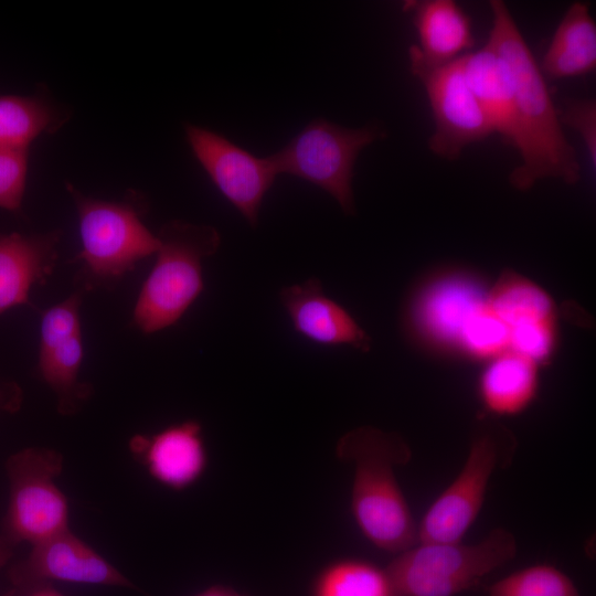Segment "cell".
Returning a JSON list of instances; mask_svg holds the SVG:
<instances>
[{
    "instance_id": "14",
    "label": "cell",
    "mask_w": 596,
    "mask_h": 596,
    "mask_svg": "<svg viewBox=\"0 0 596 596\" xmlns=\"http://www.w3.org/2000/svg\"><path fill=\"white\" fill-rule=\"evenodd\" d=\"M279 299L292 328L304 338L321 345L371 350V337L342 305L326 295L318 278L283 288Z\"/></svg>"
},
{
    "instance_id": "5",
    "label": "cell",
    "mask_w": 596,
    "mask_h": 596,
    "mask_svg": "<svg viewBox=\"0 0 596 596\" xmlns=\"http://www.w3.org/2000/svg\"><path fill=\"white\" fill-rule=\"evenodd\" d=\"M517 448L511 429L491 415L480 417L459 473L418 522V542L462 541L480 513L491 477L511 466Z\"/></svg>"
},
{
    "instance_id": "8",
    "label": "cell",
    "mask_w": 596,
    "mask_h": 596,
    "mask_svg": "<svg viewBox=\"0 0 596 596\" xmlns=\"http://www.w3.org/2000/svg\"><path fill=\"white\" fill-rule=\"evenodd\" d=\"M10 500L4 536L12 544L32 545L68 530V503L55 483L63 457L47 448H25L6 465Z\"/></svg>"
},
{
    "instance_id": "11",
    "label": "cell",
    "mask_w": 596,
    "mask_h": 596,
    "mask_svg": "<svg viewBox=\"0 0 596 596\" xmlns=\"http://www.w3.org/2000/svg\"><path fill=\"white\" fill-rule=\"evenodd\" d=\"M187 141L212 182L255 227L263 199L278 174L270 157H256L213 130L184 127Z\"/></svg>"
},
{
    "instance_id": "7",
    "label": "cell",
    "mask_w": 596,
    "mask_h": 596,
    "mask_svg": "<svg viewBox=\"0 0 596 596\" xmlns=\"http://www.w3.org/2000/svg\"><path fill=\"white\" fill-rule=\"evenodd\" d=\"M385 135L379 125L345 128L318 118L269 157L278 174H291L318 185L345 214L352 215L355 160L362 149Z\"/></svg>"
},
{
    "instance_id": "27",
    "label": "cell",
    "mask_w": 596,
    "mask_h": 596,
    "mask_svg": "<svg viewBox=\"0 0 596 596\" xmlns=\"http://www.w3.org/2000/svg\"><path fill=\"white\" fill-rule=\"evenodd\" d=\"M21 404V390L17 385L0 387V409L14 412Z\"/></svg>"
},
{
    "instance_id": "30",
    "label": "cell",
    "mask_w": 596,
    "mask_h": 596,
    "mask_svg": "<svg viewBox=\"0 0 596 596\" xmlns=\"http://www.w3.org/2000/svg\"><path fill=\"white\" fill-rule=\"evenodd\" d=\"M13 544L0 535V567H2L12 556Z\"/></svg>"
},
{
    "instance_id": "12",
    "label": "cell",
    "mask_w": 596,
    "mask_h": 596,
    "mask_svg": "<svg viewBox=\"0 0 596 596\" xmlns=\"http://www.w3.org/2000/svg\"><path fill=\"white\" fill-rule=\"evenodd\" d=\"M23 593L51 581L132 587L135 585L100 554L70 530L43 540L8 572Z\"/></svg>"
},
{
    "instance_id": "19",
    "label": "cell",
    "mask_w": 596,
    "mask_h": 596,
    "mask_svg": "<svg viewBox=\"0 0 596 596\" xmlns=\"http://www.w3.org/2000/svg\"><path fill=\"white\" fill-rule=\"evenodd\" d=\"M596 67V24L586 3L574 2L560 21L541 71L551 79L577 77Z\"/></svg>"
},
{
    "instance_id": "29",
    "label": "cell",
    "mask_w": 596,
    "mask_h": 596,
    "mask_svg": "<svg viewBox=\"0 0 596 596\" xmlns=\"http://www.w3.org/2000/svg\"><path fill=\"white\" fill-rule=\"evenodd\" d=\"M22 596H64L50 584H42L23 593Z\"/></svg>"
},
{
    "instance_id": "22",
    "label": "cell",
    "mask_w": 596,
    "mask_h": 596,
    "mask_svg": "<svg viewBox=\"0 0 596 596\" xmlns=\"http://www.w3.org/2000/svg\"><path fill=\"white\" fill-rule=\"evenodd\" d=\"M83 356L82 333L39 351V374L55 393L62 415L76 413L92 394V386L78 381Z\"/></svg>"
},
{
    "instance_id": "1",
    "label": "cell",
    "mask_w": 596,
    "mask_h": 596,
    "mask_svg": "<svg viewBox=\"0 0 596 596\" xmlns=\"http://www.w3.org/2000/svg\"><path fill=\"white\" fill-rule=\"evenodd\" d=\"M490 9L492 25L487 45L508 63L514 84L515 148L521 163L511 172L510 182L520 191L530 190L544 178L574 184L579 180L581 167L575 149L563 132L545 76L507 4L492 0Z\"/></svg>"
},
{
    "instance_id": "21",
    "label": "cell",
    "mask_w": 596,
    "mask_h": 596,
    "mask_svg": "<svg viewBox=\"0 0 596 596\" xmlns=\"http://www.w3.org/2000/svg\"><path fill=\"white\" fill-rule=\"evenodd\" d=\"M488 305L510 329L541 322H557L552 297L531 279L504 272L489 287Z\"/></svg>"
},
{
    "instance_id": "3",
    "label": "cell",
    "mask_w": 596,
    "mask_h": 596,
    "mask_svg": "<svg viewBox=\"0 0 596 596\" xmlns=\"http://www.w3.org/2000/svg\"><path fill=\"white\" fill-rule=\"evenodd\" d=\"M156 262L139 291L132 319L150 334L175 324L204 288L203 260L215 254L221 235L211 225L172 220L157 234Z\"/></svg>"
},
{
    "instance_id": "23",
    "label": "cell",
    "mask_w": 596,
    "mask_h": 596,
    "mask_svg": "<svg viewBox=\"0 0 596 596\" xmlns=\"http://www.w3.org/2000/svg\"><path fill=\"white\" fill-rule=\"evenodd\" d=\"M309 596H395L386 568L360 558H339L313 577Z\"/></svg>"
},
{
    "instance_id": "25",
    "label": "cell",
    "mask_w": 596,
    "mask_h": 596,
    "mask_svg": "<svg viewBox=\"0 0 596 596\" xmlns=\"http://www.w3.org/2000/svg\"><path fill=\"white\" fill-rule=\"evenodd\" d=\"M28 174V151L0 149V207H21Z\"/></svg>"
},
{
    "instance_id": "9",
    "label": "cell",
    "mask_w": 596,
    "mask_h": 596,
    "mask_svg": "<svg viewBox=\"0 0 596 596\" xmlns=\"http://www.w3.org/2000/svg\"><path fill=\"white\" fill-rule=\"evenodd\" d=\"M488 291L470 273L435 274L412 291L403 315L405 330L421 345L458 353L467 326L487 304Z\"/></svg>"
},
{
    "instance_id": "4",
    "label": "cell",
    "mask_w": 596,
    "mask_h": 596,
    "mask_svg": "<svg viewBox=\"0 0 596 596\" xmlns=\"http://www.w3.org/2000/svg\"><path fill=\"white\" fill-rule=\"evenodd\" d=\"M517 552L513 533L496 528L473 544L418 542L396 554L385 568L395 596H456L477 587Z\"/></svg>"
},
{
    "instance_id": "15",
    "label": "cell",
    "mask_w": 596,
    "mask_h": 596,
    "mask_svg": "<svg viewBox=\"0 0 596 596\" xmlns=\"http://www.w3.org/2000/svg\"><path fill=\"white\" fill-rule=\"evenodd\" d=\"M58 230L42 234L0 232V315L29 305L33 285L44 284L57 259Z\"/></svg>"
},
{
    "instance_id": "2",
    "label": "cell",
    "mask_w": 596,
    "mask_h": 596,
    "mask_svg": "<svg viewBox=\"0 0 596 596\" xmlns=\"http://www.w3.org/2000/svg\"><path fill=\"white\" fill-rule=\"evenodd\" d=\"M336 456L353 466L350 505L363 536L395 555L417 544L418 523L395 475L412 459L407 441L398 433L364 425L340 437Z\"/></svg>"
},
{
    "instance_id": "6",
    "label": "cell",
    "mask_w": 596,
    "mask_h": 596,
    "mask_svg": "<svg viewBox=\"0 0 596 596\" xmlns=\"http://www.w3.org/2000/svg\"><path fill=\"white\" fill-rule=\"evenodd\" d=\"M75 203L82 249L76 256L86 288L109 286L159 249L158 236L141 221L137 205L89 198L67 183Z\"/></svg>"
},
{
    "instance_id": "13",
    "label": "cell",
    "mask_w": 596,
    "mask_h": 596,
    "mask_svg": "<svg viewBox=\"0 0 596 596\" xmlns=\"http://www.w3.org/2000/svg\"><path fill=\"white\" fill-rule=\"evenodd\" d=\"M129 449L151 478L171 490L191 487L207 467L202 426L194 419L169 425L153 435H135Z\"/></svg>"
},
{
    "instance_id": "26",
    "label": "cell",
    "mask_w": 596,
    "mask_h": 596,
    "mask_svg": "<svg viewBox=\"0 0 596 596\" xmlns=\"http://www.w3.org/2000/svg\"><path fill=\"white\" fill-rule=\"evenodd\" d=\"M561 124L575 130L581 137L590 167H596V102L590 98L573 99L558 113Z\"/></svg>"
},
{
    "instance_id": "28",
    "label": "cell",
    "mask_w": 596,
    "mask_h": 596,
    "mask_svg": "<svg viewBox=\"0 0 596 596\" xmlns=\"http://www.w3.org/2000/svg\"><path fill=\"white\" fill-rule=\"evenodd\" d=\"M193 596H247L225 585H212Z\"/></svg>"
},
{
    "instance_id": "16",
    "label": "cell",
    "mask_w": 596,
    "mask_h": 596,
    "mask_svg": "<svg viewBox=\"0 0 596 596\" xmlns=\"http://www.w3.org/2000/svg\"><path fill=\"white\" fill-rule=\"evenodd\" d=\"M418 45L409 47V63L434 67L450 63L475 45L471 21L453 0L408 1Z\"/></svg>"
},
{
    "instance_id": "24",
    "label": "cell",
    "mask_w": 596,
    "mask_h": 596,
    "mask_svg": "<svg viewBox=\"0 0 596 596\" xmlns=\"http://www.w3.org/2000/svg\"><path fill=\"white\" fill-rule=\"evenodd\" d=\"M488 596H582L572 578L557 567L536 564L513 572L488 587Z\"/></svg>"
},
{
    "instance_id": "17",
    "label": "cell",
    "mask_w": 596,
    "mask_h": 596,
    "mask_svg": "<svg viewBox=\"0 0 596 596\" xmlns=\"http://www.w3.org/2000/svg\"><path fill=\"white\" fill-rule=\"evenodd\" d=\"M465 78L493 132L518 142L514 84L508 63L489 45L461 56Z\"/></svg>"
},
{
    "instance_id": "10",
    "label": "cell",
    "mask_w": 596,
    "mask_h": 596,
    "mask_svg": "<svg viewBox=\"0 0 596 596\" xmlns=\"http://www.w3.org/2000/svg\"><path fill=\"white\" fill-rule=\"evenodd\" d=\"M411 71L422 82L432 109L435 124L428 141L432 152L455 160L467 146L493 134L465 78L461 56L434 67L411 63Z\"/></svg>"
},
{
    "instance_id": "20",
    "label": "cell",
    "mask_w": 596,
    "mask_h": 596,
    "mask_svg": "<svg viewBox=\"0 0 596 596\" xmlns=\"http://www.w3.org/2000/svg\"><path fill=\"white\" fill-rule=\"evenodd\" d=\"M67 111L43 95L0 94V149L28 151L42 134H53Z\"/></svg>"
},
{
    "instance_id": "18",
    "label": "cell",
    "mask_w": 596,
    "mask_h": 596,
    "mask_svg": "<svg viewBox=\"0 0 596 596\" xmlns=\"http://www.w3.org/2000/svg\"><path fill=\"white\" fill-rule=\"evenodd\" d=\"M539 387L540 365L510 350L488 360L478 381L485 412L493 417L521 414L533 403Z\"/></svg>"
}]
</instances>
